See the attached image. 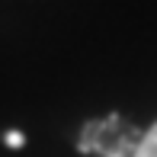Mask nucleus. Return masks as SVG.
Returning a JSON list of instances; mask_svg holds the SVG:
<instances>
[{
	"label": "nucleus",
	"instance_id": "f257e3e1",
	"mask_svg": "<svg viewBox=\"0 0 157 157\" xmlns=\"http://www.w3.org/2000/svg\"><path fill=\"white\" fill-rule=\"evenodd\" d=\"M135 157H157V125L147 128V135L141 138L138 151H135Z\"/></svg>",
	"mask_w": 157,
	"mask_h": 157
}]
</instances>
